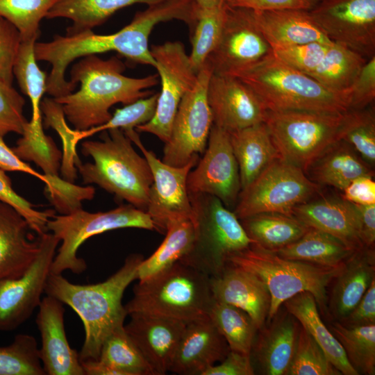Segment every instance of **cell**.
I'll return each instance as SVG.
<instances>
[{"label": "cell", "instance_id": "1", "mask_svg": "<svg viewBox=\"0 0 375 375\" xmlns=\"http://www.w3.org/2000/svg\"><path fill=\"white\" fill-rule=\"evenodd\" d=\"M192 16L191 0H162L137 12L130 24L112 34L99 35L88 30L72 35H56L49 42H36V60L51 65L45 93L58 98L73 92L78 84L66 80L67 67L74 60L89 55L114 51L132 62L155 68L156 63L149 47L153 28L158 23L173 19L188 24Z\"/></svg>", "mask_w": 375, "mask_h": 375}, {"label": "cell", "instance_id": "2", "mask_svg": "<svg viewBox=\"0 0 375 375\" xmlns=\"http://www.w3.org/2000/svg\"><path fill=\"white\" fill-rule=\"evenodd\" d=\"M126 66L117 56L103 60L97 55L81 58L72 67L70 81L80 88L53 98L62 106L67 121L76 131L101 125L112 117L110 108L127 105L151 94L147 90L158 83V75L131 78L123 74Z\"/></svg>", "mask_w": 375, "mask_h": 375}, {"label": "cell", "instance_id": "3", "mask_svg": "<svg viewBox=\"0 0 375 375\" xmlns=\"http://www.w3.org/2000/svg\"><path fill=\"white\" fill-rule=\"evenodd\" d=\"M144 259L129 255L123 265L106 281L80 285L69 282L62 274L50 273L44 293L71 307L81 319L85 340L79 353L81 361L97 360L103 342L128 315L122 297L127 287L138 279V269Z\"/></svg>", "mask_w": 375, "mask_h": 375}, {"label": "cell", "instance_id": "4", "mask_svg": "<svg viewBox=\"0 0 375 375\" xmlns=\"http://www.w3.org/2000/svg\"><path fill=\"white\" fill-rule=\"evenodd\" d=\"M101 140L81 144L84 156L93 162L76 165L83 183L96 184L119 199L147 211L153 176L144 156L138 154L132 142L120 128L102 131Z\"/></svg>", "mask_w": 375, "mask_h": 375}, {"label": "cell", "instance_id": "5", "mask_svg": "<svg viewBox=\"0 0 375 375\" xmlns=\"http://www.w3.org/2000/svg\"><path fill=\"white\" fill-rule=\"evenodd\" d=\"M233 76L250 87L269 110L343 113L350 110V90H332L272 53Z\"/></svg>", "mask_w": 375, "mask_h": 375}, {"label": "cell", "instance_id": "6", "mask_svg": "<svg viewBox=\"0 0 375 375\" xmlns=\"http://www.w3.org/2000/svg\"><path fill=\"white\" fill-rule=\"evenodd\" d=\"M213 297L210 276L178 261L133 287L124 306L128 315L140 314L188 323L208 315Z\"/></svg>", "mask_w": 375, "mask_h": 375}, {"label": "cell", "instance_id": "7", "mask_svg": "<svg viewBox=\"0 0 375 375\" xmlns=\"http://www.w3.org/2000/svg\"><path fill=\"white\" fill-rule=\"evenodd\" d=\"M228 263L253 273L267 285L271 303L266 322L285 301L304 292L312 294L321 311L328 313V287L344 265L325 267L286 259L255 243L231 256Z\"/></svg>", "mask_w": 375, "mask_h": 375}, {"label": "cell", "instance_id": "8", "mask_svg": "<svg viewBox=\"0 0 375 375\" xmlns=\"http://www.w3.org/2000/svg\"><path fill=\"white\" fill-rule=\"evenodd\" d=\"M192 208L194 240L189 251L179 260L210 277L221 274L233 254L253 242L240 219L216 197L188 194Z\"/></svg>", "mask_w": 375, "mask_h": 375}, {"label": "cell", "instance_id": "9", "mask_svg": "<svg viewBox=\"0 0 375 375\" xmlns=\"http://www.w3.org/2000/svg\"><path fill=\"white\" fill-rule=\"evenodd\" d=\"M345 113L267 110L264 123L280 158L305 172L318 156L340 140Z\"/></svg>", "mask_w": 375, "mask_h": 375}, {"label": "cell", "instance_id": "10", "mask_svg": "<svg viewBox=\"0 0 375 375\" xmlns=\"http://www.w3.org/2000/svg\"><path fill=\"white\" fill-rule=\"evenodd\" d=\"M124 228L156 230L148 213L129 203L105 212H90L81 208L68 215H54L47 223V231L57 237L61 245L53 258L51 272H83L86 262L77 256L82 244L94 235Z\"/></svg>", "mask_w": 375, "mask_h": 375}, {"label": "cell", "instance_id": "11", "mask_svg": "<svg viewBox=\"0 0 375 375\" xmlns=\"http://www.w3.org/2000/svg\"><path fill=\"white\" fill-rule=\"evenodd\" d=\"M320 189L303 170L278 158L241 190L233 212L239 219L261 212L292 215L297 206L317 197Z\"/></svg>", "mask_w": 375, "mask_h": 375}, {"label": "cell", "instance_id": "12", "mask_svg": "<svg viewBox=\"0 0 375 375\" xmlns=\"http://www.w3.org/2000/svg\"><path fill=\"white\" fill-rule=\"evenodd\" d=\"M212 71L208 65L198 72L196 83L181 99L174 119L170 137L165 143L162 160L182 167L203 154L212 125L207 98Z\"/></svg>", "mask_w": 375, "mask_h": 375}, {"label": "cell", "instance_id": "13", "mask_svg": "<svg viewBox=\"0 0 375 375\" xmlns=\"http://www.w3.org/2000/svg\"><path fill=\"white\" fill-rule=\"evenodd\" d=\"M150 51L160 78L156 112L152 119L135 129L156 135L164 143L170 137L174 119L184 95L194 85L197 73L193 69L184 44L179 41L152 45Z\"/></svg>", "mask_w": 375, "mask_h": 375}, {"label": "cell", "instance_id": "14", "mask_svg": "<svg viewBox=\"0 0 375 375\" xmlns=\"http://www.w3.org/2000/svg\"><path fill=\"white\" fill-rule=\"evenodd\" d=\"M224 4L222 31L205 64L212 74L235 76L272 54V49L259 28L253 10Z\"/></svg>", "mask_w": 375, "mask_h": 375}, {"label": "cell", "instance_id": "15", "mask_svg": "<svg viewBox=\"0 0 375 375\" xmlns=\"http://www.w3.org/2000/svg\"><path fill=\"white\" fill-rule=\"evenodd\" d=\"M39 251L19 276L0 280V331L16 329L39 307L60 240L53 233L39 235Z\"/></svg>", "mask_w": 375, "mask_h": 375}, {"label": "cell", "instance_id": "16", "mask_svg": "<svg viewBox=\"0 0 375 375\" xmlns=\"http://www.w3.org/2000/svg\"><path fill=\"white\" fill-rule=\"evenodd\" d=\"M142 151L153 176L147 208L156 231L165 232L167 225L176 220L192 218V208L187 189V178L197 165L199 157L187 165L174 167L158 159L146 149L135 129L124 131Z\"/></svg>", "mask_w": 375, "mask_h": 375}, {"label": "cell", "instance_id": "17", "mask_svg": "<svg viewBox=\"0 0 375 375\" xmlns=\"http://www.w3.org/2000/svg\"><path fill=\"white\" fill-rule=\"evenodd\" d=\"M203 154L188 175V194L215 196L233 210L242 188L229 133L212 124Z\"/></svg>", "mask_w": 375, "mask_h": 375}, {"label": "cell", "instance_id": "18", "mask_svg": "<svg viewBox=\"0 0 375 375\" xmlns=\"http://www.w3.org/2000/svg\"><path fill=\"white\" fill-rule=\"evenodd\" d=\"M308 12L332 42L375 56V0H321Z\"/></svg>", "mask_w": 375, "mask_h": 375}, {"label": "cell", "instance_id": "19", "mask_svg": "<svg viewBox=\"0 0 375 375\" xmlns=\"http://www.w3.org/2000/svg\"><path fill=\"white\" fill-rule=\"evenodd\" d=\"M207 98L212 124L228 133L265 122L267 108L236 76L212 74Z\"/></svg>", "mask_w": 375, "mask_h": 375}, {"label": "cell", "instance_id": "20", "mask_svg": "<svg viewBox=\"0 0 375 375\" xmlns=\"http://www.w3.org/2000/svg\"><path fill=\"white\" fill-rule=\"evenodd\" d=\"M36 324L41 336L40 358L46 374L85 375L79 353L66 336L63 303L47 295L39 305Z\"/></svg>", "mask_w": 375, "mask_h": 375}, {"label": "cell", "instance_id": "21", "mask_svg": "<svg viewBox=\"0 0 375 375\" xmlns=\"http://www.w3.org/2000/svg\"><path fill=\"white\" fill-rule=\"evenodd\" d=\"M124 329L155 375L169 372L186 323L140 314L130 315Z\"/></svg>", "mask_w": 375, "mask_h": 375}, {"label": "cell", "instance_id": "22", "mask_svg": "<svg viewBox=\"0 0 375 375\" xmlns=\"http://www.w3.org/2000/svg\"><path fill=\"white\" fill-rule=\"evenodd\" d=\"M230 348L208 315L186 323L169 372L202 375L224 359Z\"/></svg>", "mask_w": 375, "mask_h": 375}, {"label": "cell", "instance_id": "23", "mask_svg": "<svg viewBox=\"0 0 375 375\" xmlns=\"http://www.w3.org/2000/svg\"><path fill=\"white\" fill-rule=\"evenodd\" d=\"M213 299L246 312L258 330L267 322L271 297L265 283L253 273L230 263L217 276L210 277Z\"/></svg>", "mask_w": 375, "mask_h": 375}, {"label": "cell", "instance_id": "24", "mask_svg": "<svg viewBox=\"0 0 375 375\" xmlns=\"http://www.w3.org/2000/svg\"><path fill=\"white\" fill-rule=\"evenodd\" d=\"M292 215L310 228L340 240L357 250L363 247L360 219L356 204L342 197H323L297 206Z\"/></svg>", "mask_w": 375, "mask_h": 375}, {"label": "cell", "instance_id": "25", "mask_svg": "<svg viewBox=\"0 0 375 375\" xmlns=\"http://www.w3.org/2000/svg\"><path fill=\"white\" fill-rule=\"evenodd\" d=\"M268 323L258 330L250 356L262 374L288 375L301 326L286 309Z\"/></svg>", "mask_w": 375, "mask_h": 375}, {"label": "cell", "instance_id": "26", "mask_svg": "<svg viewBox=\"0 0 375 375\" xmlns=\"http://www.w3.org/2000/svg\"><path fill=\"white\" fill-rule=\"evenodd\" d=\"M26 219L12 206L0 200V280L21 276L36 257L35 239Z\"/></svg>", "mask_w": 375, "mask_h": 375}, {"label": "cell", "instance_id": "27", "mask_svg": "<svg viewBox=\"0 0 375 375\" xmlns=\"http://www.w3.org/2000/svg\"><path fill=\"white\" fill-rule=\"evenodd\" d=\"M374 247L357 249L333 280L334 285L327 303V311L333 319L340 321L353 310L374 279Z\"/></svg>", "mask_w": 375, "mask_h": 375}, {"label": "cell", "instance_id": "28", "mask_svg": "<svg viewBox=\"0 0 375 375\" xmlns=\"http://www.w3.org/2000/svg\"><path fill=\"white\" fill-rule=\"evenodd\" d=\"M253 14L272 49L313 42H333L308 10H253Z\"/></svg>", "mask_w": 375, "mask_h": 375}, {"label": "cell", "instance_id": "29", "mask_svg": "<svg viewBox=\"0 0 375 375\" xmlns=\"http://www.w3.org/2000/svg\"><path fill=\"white\" fill-rule=\"evenodd\" d=\"M321 188L331 186L342 191L357 178L374 176V171L355 150L340 140L324 151L305 171Z\"/></svg>", "mask_w": 375, "mask_h": 375}, {"label": "cell", "instance_id": "30", "mask_svg": "<svg viewBox=\"0 0 375 375\" xmlns=\"http://www.w3.org/2000/svg\"><path fill=\"white\" fill-rule=\"evenodd\" d=\"M229 135L239 167L242 190L275 160L281 158L265 123L229 132Z\"/></svg>", "mask_w": 375, "mask_h": 375}, {"label": "cell", "instance_id": "31", "mask_svg": "<svg viewBox=\"0 0 375 375\" xmlns=\"http://www.w3.org/2000/svg\"><path fill=\"white\" fill-rule=\"evenodd\" d=\"M283 305L316 341L330 362L341 374L358 375L347 360L341 344L321 319L312 294L308 292L299 293L285 301Z\"/></svg>", "mask_w": 375, "mask_h": 375}, {"label": "cell", "instance_id": "32", "mask_svg": "<svg viewBox=\"0 0 375 375\" xmlns=\"http://www.w3.org/2000/svg\"><path fill=\"white\" fill-rule=\"evenodd\" d=\"M253 243L276 251L299 239L310 228L293 215L261 212L240 219Z\"/></svg>", "mask_w": 375, "mask_h": 375}, {"label": "cell", "instance_id": "33", "mask_svg": "<svg viewBox=\"0 0 375 375\" xmlns=\"http://www.w3.org/2000/svg\"><path fill=\"white\" fill-rule=\"evenodd\" d=\"M162 0H58L46 18H67L72 22L67 35L92 30L117 10L135 3L151 5Z\"/></svg>", "mask_w": 375, "mask_h": 375}, {"label": "cell", "instance_id": "34", "mask_svg": "<svg viewBox=\"0 0 375 375\" xmlns=\"http://www.w3.org/2000/svg\"><path fill=\"white\" fill-rule=\"evenodd\" d=\"M356 251L335 237L310 228L299 239L274 252L286 259L338 267L343 265Z\"/></svg>", "mask_w": 375, "mask_h": 375}, {"label": "cell", "instance_id": "35", "mask_svg": "<svg viewBox=\"0 0 375 375\" xmlns=\"http://www.w3.org/2000/svg\"><path fill=\"white\" fill-rule=\"evenodd\" d=\"M166 235L158 249L138 269L139 281L147 280L179 261L191 248L194 230L191 219H180L169 223Z\"/></svg>", "mask_w": 375, "mask_h": 375}, {"label": "cell", "instance_id": "36", "mask_svg": "<svg viewBox=\"0 0 375 375\" xmlns=\"http://www.w3.org/2000/svg\"><path fill=\"white\" fill-rule=\"evenodd\" d=\"M367 60L349 47L333 42L319 65L309 76L332 90L347 92Z\"/></svg>", "mask_w": 375, "mask_h": 375}, {"label": "cell", "instance_id": "37", "mask_svg": "<svg viewBox=\"0 0 375 375\" xmlns=\"http://www.w3.org/2000/svg\"><path fill=\"white\" fill-rule=\"evenodd\" d=\"M208 315L226 341L230 350L251 353L258 330L246 312L213 299Z\"/></svg>", "mask_w": 375, "mask_h": 375}, {"label": "cell", "instance_id": "38", "mask_svg": "<svg viewBox=\"0 0 375 375\" xmlns=\"http://www.w3.org/2000/svg\"><path fill=\"white\" fill-rule=\"evenodd\" d=\"M328 329L358 374H375V324L346 326L336 320Z\"/></svg>", "mask_w": 375, "mask_h": 375}, {"label": "cell", "instance_id": "39", "mask_svg": "<svg viewBox=\"0 0 375 375\" xmlns=\"http://www.w3.org/2000/svg\"><path fill=\"white\" fill-rule=\"evenodd\" d=\"M21 135L13 151L22 160L35 162L54 182L59 177L62 154L53 139L44 133L42 122L27 121Z\"/></svg>", "mask_w": 375, "mask_h": 375}, {"label": "cell", "instance_id": "40", "mask_svg": "<svg viewBox=\"0 0 375 375\" xmlns=\"http://www.w3.org/2000/svg\"><path fill=\"white\" fill-rule=\"evenodd\" d=\"M38 38L22 40L14 63L13 75L22 92L31 101L33 124L42 122L40 108L47 76L37 64L35 44Z\"/></svg>", "mask_w": 375, "mask_h": 375}, {"label": "cell", "instance_id": "41", "mask_svg": "<svg viewBox=\"0 0 375 375\" xmlns=\"http://www.w3.org/2000/svg\"><path fill=\"white\" fill-rule=\"evenodd\" d=\"M99 360L120 375H155L133 341L124 329L117 328L102 344Z\"/></svg>", "mask_w": 375, "mask_h": 375}, {"label": "cell", "instance_id": "42", "mask_svg": "<svg viewBox=\"0 0 375 375\" xmlns=\"http://www.w3.org/2000/svg\"><path fill=\"white\" fill-rule=\"evenodd\" d=\"M340 140L350 145L372 168L375 165V113L371 105L345 113Z\"/></svg>", "mask_w": 375, "mask_h": 375}, {"label": "cell", "instance_id": "43", "mask_svg": "<svg viewBox=\"0 0 375 375\" xmlns=\"http://www.w3.org/2000/svg\"><path fill=\"white\" fill-rule=\"evenodd\" d=\"M224 19V2L217 8L199 9L197 21L191 32L192 49L189 55L192 66L197 74L219 41Z\"/></svg>", "mask_w": 375, "mask_h": 375}, {"label": "cell", "instance_id": "44", "mask_svg": "<svg viewBox=\"0 0 375 375\" xmlns=\"http://www.w3.org/2000/svg\"><path fill=\"white\" fill-rule=\"evenodd\" d=\"M45 374L33 335L18 334L10 344L0 347V375Z\"/></svg>", "mask_w": 375, "mask_h": 375}, {"label": "cell", "instance_id": "45", "mask_svg": "<svg viewBox=\"0 0 375 375\" xmlns=\"http://www.w3.org/2000/svg\"><path fill=\"white\" fill-rule=\"evenodd\" d=\"M158 97V93H156L118 108L112 114L111 118L101 125L84 131L74 129L73 146L76 148L81 140L99 132L112 128H120L126 131L149 122L155 114Z\"/></svg>", "mask_w": 375, "mask_h": 375}, {"label": "cell", "instance_id": "46", "mask_svg": "<svg viewBox=\"0 0 375 375\" xmlns=\"http://www.w3.org/2000/svg\"><path fill=\"white\" fill-rule=\"evenodd\" d=\"M58 0H0V16L13 24L22 40L39 37L40 24Z\"/></svg>", "mask_w": 375, "mask_h": 375}, {"label": "cell", "instance_id": "47", "mask_svg": "<svg viewBox=\"0 0 375 375\" xmlns=\"http://www.w3.org/2000/svg\"><path fill=\"white\" fill-rule=\"evenodd\" d=\"M44 115L46 128L55 129L61 138L63 153L60 170L65 180L74 183L76 178V165L81 162L76 153V148L73 146L74 129L67 125L62 106L53 98H44L40 106Z\"/></svg>", "mask_w": 375, "mask_h": 375}, {"label": "cell", "instance_id": "48", "mask_svg": "<svg viewBox=\"0 0 375 375\" xmlns=\"http://www.w3.org/2000/svg\"><path fill=\"white\" fill-rule=\"evenodd\" d=\"M324 352L302 327L288 375H340Z\"/></svg>", "mask_w": 375, "mask_h": 375}, {"label": "cell", "instance_id": "49", "mask_svg": "<svg viewBox=\"0 0 375 375\" xmlns=\"http://www.w3.org/2000/svg\"><path fill=\"white\" fill-rule=\"evenodd\" d=\"M333 42H313L275 48L272 49V54L286 65L309 76L319 65Z\"/></svg>", "mask_w": 375, "mask_h": 375}, {"label": "cell", "instance_id": "50", "mask_svg": "<svg viewBox=\"0 0 375 375\" xmlns=\"http://www.w3.org/2000/svg\"><path fill=\"white\" fill-rule=\"evenodd\" d=\"M0 200L16 209L27 221L31 230L38 236L47 231V222L54 215L55 210H38L35 206L18 194L12 186L10 178L4 171L0 169Z\"/></svg>", "mask_w": 375, "mask_h": 375}, {"label": "cell", "instance_id": "51", "mask_svg": "<svg viewBox=\"0 0 375 375\" xmlns=\"http://www.w3.org/2000/svg\"><path fill=\"white\" fill-rule=\"evenodd\" d=\"M24 105V97L12 85L0 81V136L22 134L27 122L23 112Z\"/></svg>", "mask_w": 375, "mask_h": 375}, {"label": "cell", "instance_id": "52", "mask_svg": "<svg viewBox=\"0 0 375 375\" xmlns=\"http://www.w3.org/2000/svg\"><path fill=\"white\" fill-rule=\"evenodd\" d=\"M22 38L17 28L0 16V81L12 85L13 67Z\"/></svg>", "mask_w": 375, "mask_h": 375}, {"label": "cell", "instance_id": "53", "mask_svg": "<svg viewBox=\"0 0 375 375\" xmlns=\"http://www.w3.org/2000/svg\"><path fill=\"white\" fill-rule=\"evenodd\" d=\"M375 99V56L367 59L350 88V110L366 108Z\"/></svg>", "mask_w": 375, "mask_h": 375}, {"label": "cell", "instance_id": "54", "mask_svg": "<svg viewBox=\"0 0 375 375\" xmlns=\"http://www.w3.org/2000/svg\"><path fill=\"white\" fill-rule=\"evenodd\" d=\"M230 6L253 10H310L320 0H224Z\"/></svg>", "mask_w": 375, "mask_h": 375}, {"label": "cell", "instance_id": "55", "mask_svg": "<svg viewBox=\"0 0 375 375\" xmlns=\"http://www.w3.org/2000/svg\"><path fill=\"white\" fill-rule=\"evenodd\" d=\"M255 370L250 354L230 350L219 364L208 368L202 375H253Z\"/></svg>", "mask_w": 375, "mask_h": 375}, {"label": "cell", "instance_id": "56", "mask_svg": "<svg viewBox=\"0 0 375 375\" xmlns=\"http://www.w3.org/2000/svg\"><path fill=\"white\" fill-rule=\"evenodd\" d=\"M340 322L346 326L375 324V278L356 306Z\"/></svg>", "mask_w": 375, "mask_h": 375}, {"label": "cell", "instance_id": "57", "mask_svg": "<svg viewBox=\"0 0 375 375\" xmlns=\"http://www.w3.org/2000/svg\"><path fill=\"white\" fill-rule=\"evenodd\" d=\"M0 169L4 172H20L28 174L45 183V191L50 190L52 181L44 174L33 169L28 163L19 158L12 149L8 147L0 136Z\"/></svg>", "mask_w": 375, "mask_h": 375}, {"label": "cell", "instance_id": "58", "mask_svg": "<svg viewBox=\"0 0 375 375\" xmlns=\"http://www.w3.org/2000/svg\"><path fill=\"white\" fill-rule=\"evenodd\" d=\"M373 176H364L351 181L342 192V197L357 205L375 204V182Z\"/></svg>", "mask_w": 375, "mask_h": 375}, {"label": "cell", "instance_id": "59", "mask_svg": "<svg viewBox=\"0 0 375 375\" xmlns=\"http://www.w3.org/2000/svg\"><path fill=\"white\" fill-rule=\"evenodd\" d=\"M360 219V235L365 247H374L375 242V204H356Z\"/></svg>", "mask_w": 375, "mask_h": 375}, {"label": "cell", "instance_id": "60", "mask_svg": "<svg viewBox=\"0 0 375 375\" xmlns=\"http://www.w3.org/2000/svg\"><path fill=\"white\" fill-rule=\"evenodd\" d=\"M86 375H120L119 372L97 360L81 361Z\"/></svg>", "mask_w": 375, "mask_h": 375}, {"label": "cell", "instance_id": "61", "mask_svg": "<svg viewBox=\"0 0 375 375\" xmlns=\"http://www.w3.org/2000/svg\"><path fill=\"white\" fill-rule=\"evenodd\" d=\"M199 9H211L221 6L224 0H195Z\"/></svg>", "mask_w": 375, "mask_h": 375}, {"label": "cell", "instance_id": "62", "mask_svg": "<svg viewBox=\"0 0 375 375\" xmlns=\"http://www.w3.org/2000/svg\"><path fill=\"white\" fill-rule=\"evenodd\" d=\"M321 1V0H320Z\"/></svg>", "mask_w": 375, "mask_h": 375}]
</instances>
